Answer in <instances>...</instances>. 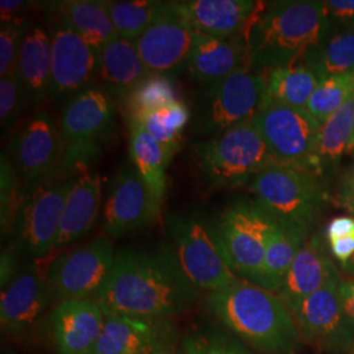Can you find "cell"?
Listing matches in <instances>:
<instances>
[{
    "label": "cell",
    "mask_w": 354,
    "mask_h": 354,
    "mask_svg": "<svg viewBox=\"0 0 354 354\" xmlns=\"http://www.w3.org/2000/svg\"><path fill=\"white\" fill-rule=\"evenodd\" d=\"M198 297L171 251L122 250L93 301L105 315L169 319L187 311Z\"/></svg>",
    "instance_id": "obj_1"
},
{
    "label": "cell",
    "mask_w": 354,
    "mask_h": 354,
    "mask_svg": "<svg viewBox=\"0 0 354 354\" xmlns=\"http://www.w3.org/2000/svg\"><path fill=\"white\" fill-rule=\"evenodd\" d=\"M329 30L323 1H259L243 36L251 66L268 73L302 62Z\"/></svg>",
    "instance_id": "obj_2"
},
{
    "label": "cell",
    "mask_w": 354,
    "mask_h": 354,
    "mask_svg": "<svg viewBox=\"0 0 354 354\" xmlns=\"http://www.w3.org/2000/svg\"><path fill=\"white\" fill-rule=\"evenodd\" d=\"M209 306L228 328L259 351L289 354L299 340V330L286 304L252 282L238 279L212 292Z\"/></svg>",
    "instance_id": "obj_3"
},
{
    "label": "cell",
    "mask_w": 354,
    "mask_h": 354,
    "mask_svg": "<svg viewBox=\"0 0 354 354\" xmlns=\"http://www.w3.org/2000/svg\"><path fill=\"white\" fill-rule=\"evenodd\" d=\"M196 156L205 181L223 189L251 184L266 168L281 165L252 121L206 138Z\"/></svg>",
    "instance_id": "obj_4"
},
{
    "label": "cell",
    "mask_w": 354,
    "mask_h": 354,
    "mask_svg": "<svg viewBox=\"0 0 354 354\" xmlns=\"http://www.w3.org/2000/svg\"><path fill=\"white\" fill-rule=\"evenodd\" d=\"M317 172L301 165H274L254 177L256 205L279 223L307 230L324 205Z\"/></svg>",
    "instance_id": "obj_5"
},
{
    "label": "cell",
    "mask_w": 354,
    "mask_h": 354,
    "mask_svg": "<svg viewBox=\"0 0 354 354\" xmlns=\"http://www.w3.org/2000/svg\"><path fill=\"white\" fill-rule=\"evenodd\" d=\"M266 88V71L252 66L203 86L194 114L197 134L209 138L251 122L263 105Z\"/></svg>",
    "instance_id": "obj_6"
},
{
    "label": "cell",
    "mask_w": 354,
    "mask_h": 354,
    "mask_svg": "<svg viewBox=\"0 0 354 354\" xmlns=\"http://www.w3.org/2000/svg\"><path fill=\"white\" fill-rule=\"evenodd\" d=\"M74 178L29 183L20 192L13 223L15 247L32 259L55 250L64 201Z\"/></svg>",
    "instance_id": "obj_7"
},
{
    "label": "cell",
    "mask_w": 354,
    "mask_h": 354,
    "mask_svg": "<svg viewBox=\"0 0 354 354\" xmlns=\"http://www.w3.org/2000/svg\"><path fill=\"white\" fill-rule=\"evenodd\" d=\"M168 227L174 241L171 252L180 270L196 290L210 291L212 294L238 281L215 230L193 216H175Z\"/></svg>",
    "instance_id": "obj_8"
},
{
    "label": "cell",
    "mask_w": 354,
    "mask_h": 354,
    "mask_svg": "<svg viewBox=\"0 0 354 354\" xmlns=\"http://www.w3.org/2000/svg\"><path fill=\"white\" fill-rule=\"evenodd\" d=\"M277 225L256 203H236L221 215L215 234L235 273L259 285L266 245Z\"/></svg>",
    "instance_id": "obj_9"
},
{
    "label": "cell",
    "mask_w": 354,
    "mask_h": 354,
    "mask_svg": "<svg viewBox=\"0 0 354 354\" xmlns=\"http://www.w3.org/2000/svg\"><path fill=\"white\" fill-rule=\"evenodd\" d=\"M113 125V105L102 89L88 87L66 102L61 118L64 171L77 169L99 155V142L111 136Z\"/></svg>",
    "instance_id": "obj_10"
},
{
    "label": "cell",
    "mask_w": 354,
    "mask_h": 354,
    "mask_svg": "<svg viewBox=\"0 0 354 354\" xmlns=\"http://www.w3.org/2000/svg\"><path fill=\"white\" fill-rule=\"evenodd\" d=\"M10 151L13 168L26 184L54 180L64 172L62 133L44 111L16 127L10 138Z\"/></svg>",
    "instance_id": "obj_11"
},
{
    "label": "cell",
    "mask_w": 354,
    "mask_h": 354,
    "mask_svg": "<svg viewBox=\"0 0 354 354\" xmlns=\"http://www.w3.org/2000/svg\"><path fill=\"white\" fill-rule=\"evenodd\" d=\"M252 122L279 165L311 168L322 124L307 109L264 99Z\"/></svg>",
    "instance_id": "obj_12"
},
{
    "label": "cell",
    "mask_w": 354,
    "mask_h": 354,
    "mask_svg": "<svg viewBox=\"0 0 354 354\" xmlns=\"http://www.w3.org/2000/svg\"><path fill=\"white\" fill-rule=\"evenodd\" d=\"M109 238L58 254L48 268L50 290L61 299H93L109 277L114 263Z\"/></svg>",
    "instance_id": "obj_13"
},
{
    "label": "cell",
    "mask_w": 354,
    "mask_h": 354,
    "mask_svg": "<svg viewBox=\"0 0 354 354\" xmlns=\"http://www.w3.org/2000/svg\"><path fill=\"white\" fill-rule=\"evenodd\" d=\"M340 279L339 273L335 274L322 289L289 310L304 339L329 352L354 348V330L342 310Z\"/></svg>",
    "instance_id": "obj_14"
},
{
    "label": "cell",
    "mask_w": 354,
    "mask_h": 354,
    "mask_svg": "<svg viewBox=\"0 0 354 354\" xmlns=\"http://www.w3.org/2000/svg\"><path fill=\"white\" fill-rule=\"evenodd\" d=\"M51 77L49 99L58 102L73 97L97 75L99 53L75 30L61 21L51 32Z\"/></svg>",
    "instance_id": "obj_15"
},
{
    "label": "cell",
    "mask_w": 354,
    "mask_h": 354,
    "mask_svg": "<svg viewBox=\"0 0 354 354\" xmlns=\"http://www.w3.org/2000/svg\"><path fill=\"white\" fill-rule=\"evenodd\" d=\"M194 30L177 15L169 1L137 41L140 59L153 74H171L185 66Z\"/></svg>",
    "instance_id": "obj_16"
},
{
    "label": "cell",
    "mask_w": 354,
    "mask_h": 354,
    "mask_svg": "<svg viewBox=\"0 0 354 354\" xmlns=\"http://www.w3.org/2000/svg\"><path fill=\"white\" fill-rule=\"evenodd\" d=\"M160 214L136 167L124 168L113 181L104 207V227L112 239L150 225Z\"/></svg>",
    "instance_id": "obj_17"
},
{
    "label": "cell",
    "mask_w": 354,
    "mask_h": 354,
    "mask_svg": "<svg viewBox=\"0 0 354 354\" xmlns=\"http://www.w3.org/2000/svg\"><path fill=\"white\" fill-rule=\"evenodd\" d=\"M105 314L93 299H66L49 317L53 344L58 354H92L102 336Z\"/></svg>",
    "instance_id": "obj_18"
},
{
    "label": "cell",
    "mask_w": 354,
    "mask_h": 354,
    "mask_svg": "<svg viewBox=\"0 0 354 354\" xmlns=\"http://www.w3.org/2000/svg\"><path fill=\"white\" fill-rule=\"evenodd\" d=\"M174 329L165 319L105 315L92 354H147L169 348Z\"/></svg>",
    "instance_id": "obj_19"
},
{
    "label": "cell",
    "mask_w": 354,
    "mask_h": 354,
    "mask_svg": "<svg viewBox=\"0 0 354 354\" xmlns=\"http://www.w3.org/2000/svg\"><path fill=\"white\" fill-rule=\"evenodd\" d=\"M49 289L48 277L44 279L38 263L19 272L1 290V328L12 335L32 328L48 306Z\"/></svg>",
    "instance_id": "obj_20"
},
{
    "label": "cell",
    "mask_w": 354,
    "mask_h": 354,
    "mask_svg": "<svg viewBox=\"0 0 354 354\" xmlns=\"http://www.w3.org/2000/svg\"><path fill=\"white\" fill-rule=\"evenodd\" d=\"M251 66L243 35L214 37L194 33L185 68L190 77L206 86Z\"/></svg>",
    "instance_id": "obj_21"
},
{
    "label": "cell",
    "mask_w": 354,
    "mask_h": 354,
    "mask_svg": "<svg viewBox=\"0 0 354 354\" xmlns=\"http://www.w3.org/2000/svg\"><path fill=\"white\" fill-rule=\"evenodd\" d=\"M194 33L232 37L243 35L259 3L252 0H187L169 1Z\"/></svg>",
    "instance_id": "obj_22"
},
{
    "label": "cell",
    "mask_w": 354,
    "mask_h": 354,
    "mask_svg": "<svg viewBox=\"0 0 354 354\" xmlns=\"http://www.w3.org/2000/svg\"><path fill=\"white\" fill-rule=\"evenodd\" d=\"M337 273L320 238L306 239L279 289V299L290 310L294 304L322 289Z\"/></svg>",
    "instance_id": "obj_23"
},
{
    "label": "cell",
    "mask_w": 354,
    "mask_h": 354,
    "mask_svg": "<svg viewBox=\"0 0 354 354\" xmlns=\"http://www.w3.org/2000/svg\"><path fill=\"white\" fill-rule=\"evenodd\" d=\"M102 180L93 172L76 177L67 193L55 250L82 239L93 228L102 201Z\"/></svg>",
    "instance_id": "obj_24"
},
{
    "label": "cell",
    "mask_w": 354,
    "mask_h": 354,
    "mask_svg": "<svg viewBox=\"0 0 354 354\" xmlns=\"http://www.w3.org/2000/svg\"><path fill=\"white\" fill-rule=\"evenodd\" d=\"M149 74L133 41L117 37L99 55L96 77L104 88L122 102Z\"/></svg>",
    "instance_id": "obj_25"
},
{
    "label": "cell",
    "mask_w": 354,
    "mask_h": 354,
    "mask_svg": "<svg viewBox=\"0 0 354 354\" xmlns=\"http://www.w3.org/2000/svg\"><path fill=\"white\" fill-rule=\"evenodd\" d=\"M51 54V33L44 26L33 24L20 49L16 71L24 84L28 102L35 105L49 97Z\"/></svg>",
    "instance_id": "obj_26"
},
{
    "label": "cell",
    "mask_w": 354,
    "mask_h": 354,
    "mask_svg": "<svg viewBox=\"0 0 354 354\" xmlns=\"http://www.w3.org/2000/svg\"><path fill=\"white\" fill-rule=\"evenodd\" d=\"M130 130V156L150 190L152 201L160 210L167 189V159L162 146L136 121H127Z\"/></svg>",
    "instance_id": "obj_27"
},
{
    "label": "cell",
    "mask_w": 354,
    "mask_h": 354,
    "mask_svg": "<svg viewBox=\"0 0 354 354\" xmlns=\"http://www.w3.org/2000/svg\"><path fill=\"white\" fill-rule=\"evenodd\" d=\"M61 19L99 54L114 41L117 32L106 11L105 1L74 0L59 4Z\"/></svg>",
    "instance_id": "obj_28"
},
{
    "label": "cell",
    "mask_w": 354,
    "mask_h": 354,
    "mask_svg": "<svg viewBox=\"0 0 354 354\" xmlns=\"http://www.w3.org/2000/svg\"><path fill=\"white\" fill-rule=\"evenodd\" d=\"M306 231L277 222L266 245V259L259 286L279 291L291 266L306 241Z\"/></svg>",
    "instance_id": "obj_29"
},
{
    "label": "cell",
    "mask_w": 354,
    "mask_h": 354,
    "mask_svg": "<svg viewBox=\"0 0 354 354\" xmlns=\"http://www.w3.org/2000/svg\"><path fill=\"white\" fill-rule=\"evenodd\" d=\"M319 80L354 70V26L330 28L328 35L302 61Z\"/></svg>",
    "instance_id": "obj_30"
},
{
    "label": "cell",
    "mask_w": 354,
    "mask_h": 354,
    "mask_svg": "<svg viewBox=\"0 0 354 354\" xmlns=\"http://www.w3.org/2000/svg\"><path fill=\"white\" fill-rule=\"evenodd\" d=\"M317 76L302 62L273 68L266 73V100L306 109L319 84Z\"/></svg>",
    "instance_id": "obj_31"
},
{
    "label": "cell",
    "mask_w": 354,
    "mask_h": 354,
    "mask_svg": "<svg viewBox=\"0 0 354 354\" xmlns=\"http://www.w3.org/2000/svg\"><path fill=\"white\" fill-rule=\"evenodd\" d=\"M353 134L354 95L322 124L311 159V169L320 172L324 167L335 165L348 150Z\"/></svg>",
    "instance_id": "obj_32"
},
{
    "label": "cell",
    "mask_w": 354,
    "mask_h": 354,
    "mask_svg": "<svg viewBox=\"0 0 354 354\" xmlns=\"http://www.w3.org/2000/svg\"><path fill=\"white\" fill-rule=\"evenodd\" d=\"M127 121H136L140 127L156 140L165 151L167 163L180 149L183 133L190 121V111L188 105L181 99L167 105L165 108L140 114L136 118Z\"/></svg>",
    "instance_id": "obj_33"
},
{
    "label": "cell",
    "mask_w": 354,
    "mask_h": 354,
    "mask_svg": "<svg viewBox=\"0 0 354 354\" xmlns=\"http://www.w3.org/2000/svg\"><path fill=\"white\" fill-rule=\"evenodd\" d=\"M165 1L131 0L105 1V7L118 37L136 42L163 10Z\"/></svg>",
    "instance_id": "obj_34"
},
{
    "label": "cell",
    "mask_w": 354,
    "mask_h": 354,
    "mask_svg": "<svg viewBox=\"0 0 354 354\" xmlns=\"http://www.w3.org/2000/svg\"><path fill=\"white\" fill-rule=\"evenodd\" d=\"M177 100L180 97L176 83L171 75L150 73L124 102L127 120L165 108Z\"/></svg>",
    "instance_id": "obj_35"
},
{
    "label": "cell",
    "mask_w": 354,
    "mask_h": 354,
    "mask_svg": "<svg viewBox=\"0 0 354 354\" xmlns=\"http://www.w3.org/2000/svg\"><path fill=\"white\" fill-rule=\"evenodd\" d=\"M354 95V70L342 75L320 80L315 92L307 102V112L320 124L339 111Z\"/></svg>",
    "instance_id": "obj_36"
},
{
    "label": "cell",
    "mask_w": 354,
    "mask_h": 354,
    "mask_svg": "<svg viewBox=\"0 0 354 354\" xmlns=\"http://www.w3.org/2000/svg\"><path fill=\"white\" fill-rule=\"evenodd\" d=\"M32 20L17 17L1 21L0 26V77L12 73L17 64L20 49L28 30L32 28Z\"/></svg>",
    "instance_id": "obj_37"
},
{
    "label": "cell",
    "mask_w": 354,
    "mask_h": 354,
    "mask_svg": "<svg viewBox=\"0 0 354 354\" xmlns=\"http://www.w3.org/2000/svg\"><path fill=\"white\" fill-rule=\"evenodd\" d=\"M28 102L24 84L16 68L0 77V127L1 131L12 129Z\"/></svg>",
    "instance_id": "obj_38"
},
{
    "label": "cell",
    "mask_w": 354,
    "mask_h": 354,
    "mask_svg": "<svg viewBox=\"0 0 354 354\" xmlns=\"http://www.w3.org/2000/svg\"><path fill=\"white\" fill-rule=\"evenodd\" d=\"M20 192L21 190H19L17 187V174L13 168L12 162L3 152L0 165V221L3 236L12 232Z\"/></svg>",
    "instance_id": "obj_39"
},
{
    "label": "cell",
    "mask_w": 354,
    "mask_h": 354,
    "mask_svg": "<svg viewBox=\"0 0 354 354\" xmlns=\"http://www.w3.org/2000/svg\"><path fill=\"white\" fill-rule=\"evenodd\" d=\"M183 354H251L225 333H197L183 342Z\"/></svg>",
    "instance_id": "obj_40"
},
{
    "label": "cell",
    "mask_w": 354,
    "mask_h": 354,
    "mask_svg": "<svg viewBox=\"0 0 354 354\" xmlns=\"http://www.w3.org/2000/svg\"><path fill=\"white\" fill-rule=\"evenodd\" d=\"M330 28L354 26V0L323 1Z\"/></svg>",
    "instance_id": "obj_41"
},
{
    "label": "cell",
    "mask_w": 354,
    "mask_h": 354,
    "mask_svg": "<svg viewBox=\"0 0 354 354\" xmlns=\"http://www.w3.org/2000/svg\"><path fill=\"white\" fill-rule=\"evenodd\" d=\"M354 235L353 216H337L329 222L327 227V241H337Z\"/></svg>",
    "instance_id": "obj_42"
},
{
    "label": "cell",
    "mask_w": 354,
    "mask_h": 354,
    "mask_svg": "<svg viewBox=\"0 0 354 354\" xmlns=\"http://www.w3.org/2000/svg\"><path fill=\"white\" fill-rule=\"evenodd\" d=\"M328 244L330 253L337 261H340L342 266L354 256V235L329 241Z\"/></svg>",
    "instance_id": "obj_43"
},
{
    "label": "cell",
    "mask_w": 354,
    "mask_h": 354,
    "mask_svg": "<svg viewBox=\"0 0 354 354\" xmlns=\"http://www.w3.org/2000/svg\"><path fill=\"white\" fill-rule=\"evenodd\" d=\"M340 299L345 317L351 323L354 330V281L353 279H340Z\"/></svg>",
    "instance_id": "obj_44"
},
{
    "label": "cell",
    "mask_w": 354,
    "mask_h": 354,
    "mask_svg": "<svg viewBox=\"0 0 354 354\" xmlns=\"http://www.w3.org/2000/svg\"><path fill=\"white\" fill-rule=\"evenodd\" d=\"M19 250L13 245V248H7L1 253V288L7 286L13 277L17 274L16 269V252Z\"/></svg>",
    "instance_id": "obj_45"
},
{
    "label": "cell",
    "mask_w": 354,
    "mask_h": 354,
    "mask_svg": "<svg viewBox=\"0 0 354 354\" xmlns=\"http://www.w3.org/2000/svg\"><path fill=\"white\" fill-rule=\"evenodd\" d=\"M339 198L344 207L354 205V167L349 168L340 180L339 187Z\"/></svg>",
    "instance_id": "obj_46"
},
{
    "label": "cell",
    "mask_w": 354,
    "mask_h": 354,
    "mask_svg": "<svg viewBox=\"0 0 354 354\" xmlns=\"http://www.w3.org/2000/svg\"><path fill=\"white\" fill-rule=\"evenodd\" d=\"M26 1L23 0H1L0 1V11H1V21H8L17 19V12L26 7Z\"/></svg>",
    "instance_id": "obj_47"
},
{
    "label": "cell",
    "mask_w": 354,
    "mask_h": 354,
    "mask_svg": "<svg viewBox=\"0 0 354 354\" xmlns=\"http://www.w3.org/2000/svg\"><path fill=\"white\" fill-rule=\"evenodd\" d=\"M351 276H353L354 277V256L345 264V266H342Z\"/></svg>",
    "instance_id": "obj_48"
},
{
    "label": "cell",
    "mask_w": 354,
    "mask_h": 354,
    "mask_svg": "<svg viewBox=\"0 0 354 354\" xmlns=\"http://www.w3.org/2000/svg\"><path fill=\"white\" fill-rule=\"evenodd\" d=\"M147 354H175V352H174L172 348L169 346V348H163V349H159V351H155V352Z\"/></svg>",
    "instance_id": "obj_49"
},
{
    "label": "cell",
    "mask_w": 354,
    "mask_h": 354,
    "mask_svg": "<svg viewBox=\"0 0 354 354\" xmlns=\"http://www.w3.org/2000/svg\"><path fill=\"white\" fill-rule=\"evenodd\" d=\"M346 151L353 152L354 151V134L353 137H352V140H351V143H349V146H348V150Z\"/></svg>",
    "instance_id": "obj_50"
},
{
    "label": "cell",
    "mask_w": 354,
    "mask_h": 354,
    "mask_svg": "<svg viewBox=\"0 0 354 354\" xmlns=\"http://www.w3.org/2000/svg\"><path fill=\"white\" fill-rule=\"evenodd\" d=\"M348 210H349L351 213H353L354 214V205H352V206H349V207H348Z\"/></svg>",
    "instance_id": "obj_51"
},
{
    "label": "cell",
    "mask_w": 354,
    "mask_h": 354,
    "mask_svg": "<svg viewBox=\"0 0 354 354\" xmlns=\"http://www.w3.org/2000/svg\"><path fill=\"white\" fill-rule=\"evenodd\" d=\"M353 156H354V151H353Z\"/></svg>",
    "instance_id": "obj_52"
}]
</instances>
